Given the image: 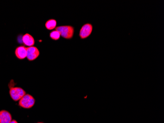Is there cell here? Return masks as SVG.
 Listing matches in <instances>:
<instances>
[{
	"label": "cell",
	"mask_w": 164,
	"mask_h": 123,
	"mask_svg": "<svg viewBox=\"0 0 164 123\" xmlns=\"http://www.w3.org/2000/svg\"><path fill=\"white\" fill-rule=\"evenodd\" d=\"M10 123H18L16 120H13Z\"/></svg>",
	"instance_id": "cell-11"
},
{
	"label": "cell",
	"mask_w": 164,
	"mask_h": 123,
	"mask_svg": "<svg viewBox=\"0 0 164 123\" xmlns=\"http://www.w3.org/2000/svg\"><path fill=\"white\" fill-rule=\"evenodd\" d=\"M43 123V122H38V123Z\"/></svg>",
	"instance_id": "cell-12"
},
{
	"label": "cell",
	"mask_w": 164,
	"mask_h": 123,
	"mask_svg": "<svg viewBox=\"0 0 164 123\" xmlns=\"http://www.w3.org/2000/svg\"><path fill=\"white\" fill-rule=\"evenodd\" d=\"M22 41L25 45L33 46L34 45L35 41L33 37L29 34H26L22 37Z\"/></svg>",
	"instance_id": "cell-8"
},
{
	"label": "cell",
	"mask_w": 164,
	"mask_h": 123,
	"mask_svg": "<svg viewBox=\"0 0 164 123\" xmlns=\"http://www.w3.org/2000/svg\"><path fill=\"white\" fill-rule=\"evenodd\" d=\"M55 30L58 31L60 34V36H62L64 39L69 40L72 39L74 35V28L72 26H60L57 27L55 28Z\"/></svg>",
	"instance_id": "cell-2"
},
{
	"label": "cell",
	"mask_w": 164,
	"mask_h": 123,
	"mask_svg": "<svg viewBox=\"0 0 164 123\" xmlns=\"http://www.w3.org/2000/svg\"><path fill=\"white\" fill-rule=\"evenodd\" d=\"M40 55V52L38 49L35 46L28 47L27 48V58L28 61H32L38 58Z\"/></svg>",
	"instance_id": "cell-5"
},
{
	"label": "cell",
	"mask_w": 164,
	"mask_h": 123,
	"mask_svg": "<svg viewBox=\"0 0 164 123\" xmlns=\"http://www.w3.org/2000/svg\"><path fill=\"white\" fill-rule=\"evenodd\" d=\"M13 120L12 114L6 110L0 111V123H10Z\"/></svg>",
	"instance_id": "cell-6"
},
{
	"label": "cell",
	"mask_w": 164,
	"mask_h": 123,
	"mask_svg": "<svg viewBox=\"0 0 164 123\" xmlns=\"http://www.w3.org/2000/svg\"><path fill=\"white\" fill-rule=\"evenodd\" d=\"M93 26L90 23H86L82 27L79 33V36L81 39H87L91 34Z\"/></svg>",
	"instance_id": "cell-4"
},
{
	"label": "cell",
	"mask_w": 164,
	"mask_h": 123,
	"mask_svg": "<svg viewBox=\"0 0 164 123\" xmlns=\"http://www.w3.org/2000/svg\"><path fill=\"white\" fill-rule=\"evenodd\" d=\"M50 37L53 40H58L60 39V34L58 31L54 30V31H52L50 33Z\"/></svg>",
	"instance_id": "cell-10"
},
{
	"label": "cell",
	"mask_w": 164,
	"mask_h": 123,
	"mask_svg": "<svg viewBox=\"0 0 164 123\" xmlns=\"http://www.w3.org/2000/svg\"><path fill=\"white\" fill-rule=\"evenodd\" d=\"M35 100L32 95L26 94L19 101L18 105L25 109H30L33 107Z\"/></svg>",
	"instance_id": "cell-3"
},
{
	"label": "cell",
	"mask_w": 164,
	"mask_h": 123,
	"mask_svg": "<svg viewBox=\"0 0 164 123\" xmlns=\"http://www.w3.org/2000/svg\"><path fill=\"white\" fill-rule=\"evenodd\" d=\"M57 26V21L55 19H50L45 23L46 28L49 30H52L56 28Z\"/></svg>",
	"instance_id": "cell-9"
},
{
	"label": "cell",
	"mask_w": 164,
	"mask_h": 123,
	"mask_svg": "<svg viewBox=\"0 0 164 123\" xmlns=\"http://www.w3.org/2000/svg\"><path fill=\"white\" fill-rule=\"evenodd\" d=\"M15 54L17 58H18L19 59H24L27 57V48L24 46H20L18 47L15 49Z\"/></svg>",
	"instance_id": "cell-7"
},
{
	"label": "cell",
	"mask_w": 164,
	"mask_h": 123,
	"mask_svg": "<svg viewBox=\"0 0 164 123\" xmlns=\"http://www.w3.org/2000/svg\"><path fill=\"white\" fill-rule=\"evenodd\" d=\"M9 95L11 98L15 102L19 100L26 94L25 91L21 87H14L12 85V81L9 84Z\"/></svg>",
	"instance_id": "cell-1"
}]
</instances>
